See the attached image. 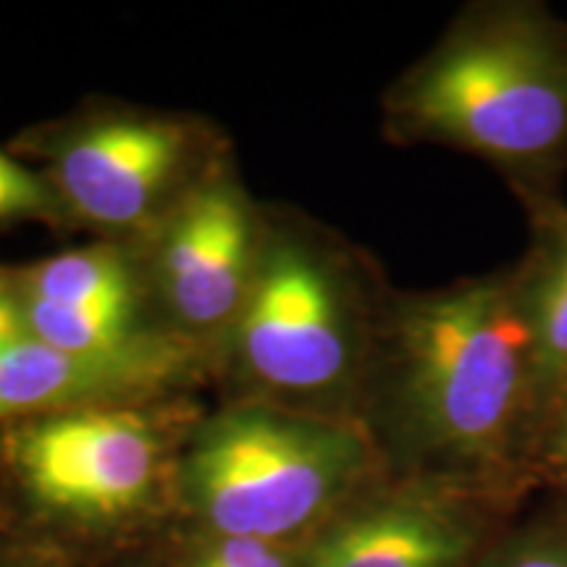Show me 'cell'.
<instances>
[{"mask_svg": "<svg viewBox=\"0 0 567 567\" xmlns=\"http://www.w3.org/2000/svg\"><path fill=\"white\" fill-rule=\"evenodd\" d=\"M373 354L379 413L410 460L496 494L528 476L538 381L515 266L394 302Z\"/></svg>", "mask_w": 567, "mask_h": 567, "instance_id": "1", "label": "cell"}, {"mask_svg": "<svg viewBox=\"0 0 567 567\" xmlns=\"http://www.w3.org/2000/svg\"><path fill=\"white\" fill-rule=\"evenodd\" d=\"M396 137L492 163L517 200L563 195L567 174V21L542 0L465 11L389 92Z\"/></svg>", "mask_w": 567, "mask_h": 567, "instance_id": "2", "label": "cell"}, {"mask_svg": "<svg viewBox=\"0 0 567 567\" xmlns=\"http://www.w3.org/2000/svg\"><path fill=\"white\" fill-rule=\"evenodd\" d=\"M375 460L371 429L350 415L239 408L200 431L184 486L216 536L284 544L337 513Z\"/></svg>", "mask_w": 567, "mask_h": 567, "instance_id": "3", "label": "cell"}, {"mask_svg": "<svg viewBox=\"0 0 567 567\" xmlns=\"http://www.w3.org/2000/svg\"><path fill=\"white\" fill-rule=\"evenodd\" d=\"M368 326L350 268L302 243H281L260 255L234 321L245 371L274 392L297 396L358 386L379 342Z\"/></svg>", "mask_w": 567, "mask_h": 567, "instance_id": "4", "label": "cell"}, {"mask_svg": "<svg viewBox=\"0 0 567 567\" xmlns=\"http://www.w3.org/2000/svg\"><path fill=\"white\" fill-rule=\"evenodd\" d=\"M0 460L48 513L116 523L153 499L163 434L151 415L132 405L66 410L3 425Z\"/></svg>", "mask_w": 567, "mask_h": 567, "instance_id": "5", "label": "cell"}, {"mask_svg": "<svg viewBox=\"0 0 567 567\" xmlns=\"http://www.w3.org/2000/svg\"><path fill=\"white\" fill-rule=\"evenodd\" d=\"M494 494L434 476L386 488L331 520L300 567H467Z\"/></svg>", "mask_w": 567, "mask_h": 567, "instance_id": "6", "label": "cell"}, {"mask_svg": "<svg viewBox=\"0 0 567 567\" xmlns=\"http://www.w3.org/2000/svg\"><path fill=\"white\" fill-rule=\"evenodd\" d=\"M189 137L163 118H105L53 145V189L76 216L130 229L151 218L168 193Z\"/></svg>", "mask_w": 567, "mask_h": 567, "instance_id": "7", "label": "cell"}, {"mask_svg": "<svg viewBox=\"0 0 567 567\" xmlns=\"http://www.w3.org/2000/svg\"><path fill=\"white\" fill-rule=\"evenodd\" d=\"M193 368L187 347L151 337L124 352H66L24 337L0 352V429L82 408L130 405Z\"/></svg>", "mask_w": 567, "mask_h": 567, "instance_id": "8", "label": "cell"}, {"mask_svg": "<svg viewBox=\"0 0 567 567\" xmlns=\"http://www.w3.org/2000/svg\"><path fill=\"white\" fill-rule=\"evenodd\" d=\"M252 216L231 184H210L184 203L161 247V287L184 326L213 331L234 326L255 271Z\"/></svg>", "mask_w": 567, "mask_h": 567, "instance_id": "9", "label": "cell"}, {"mask_svg": "<svg viewBox=\"0 0 567 567\" xmlns=\"http://www.w3.org/2000/svg\"><path fill=\"white\" fill-rule=\"evenodd\" d=\"M530 243L515 264L536 352L538 421L567 375V203L559 197L520 203Z\"/></svg>", "mask_w": 567, "mask_h": 567, "instance_id": "10", "label": "cell"}, {"mask_svg": "<svg viewBox=\"0 0 567 567\" xmlns=\"http://www.w3.org/2000/svg\"><path fill=\"white\" fill-rule=\"evenodd\" d=\"M19 292L63 308L137 313L134 276L113 247H87L13 271Z\"/></svg>", "mask_w": 567, "mask_h": 567, "instance_id": "11", "label": "cell"}, {"mask_svg": "<svg viewBox=\"0 0 567 567\" xmlns=\"http://www.w3.org/2000/svg\"><path fill=\"white\" fill-rule=\"evenodd\" d=\"M21 295V292H19ZM27 337L66 352H124L153 334L137 326V313L63 308L21 295Z\"/></svg>", "mask_w": 567, "mask_h": 567, "instance_id": "12", "label": "cell"}, {"mask_svg": "<svg viewBox=\"0 0 567 567\" xmlns=\"http://www.w3.org/2000/svg\"><path fill=\"white\" fill-rule=\"evenodd\" d=\"M61 205L51 184L0 151V224L19 218H53L59 216Z\"/></svg>", "mask_w": 567, "mask_h": 567, "instance_id": "13", "label": "cell"}, {"mask_svg": "<svg viewBox=\"0 0 567 567\" xmlns=\"http://www.w3.org/2000/svg\"><path fill=\"white\" fill-rule=\"evenodd\" d=\"M476 567H567V526L544 523L515 534Z\"/></svg>", "mask_w": 567, "mask_h": 567, "instance_id": "14", "label": "cell"}, {"mask_svg": "<svg viewBox=\"0 0 567 567\" xmlns=\"http://www.w3.org/2000/svg\"><path fill=\"white\" fill-rule=\"evenodd\" d=\"M528 476L567 486V375L549 396L538 421Z\"/></svg>", "mask_w": 567, "mask_h": 567, "instance_id": "15", "label": "cell"}, {"mask_svg": "<svg viewBox=\"0 0 567 567\" xmlns=\"http://www.w3.org/2000/svg\"><path fill=\"white\" fill-rule=\"evenodd\" d=\"M193 567H300L279 542L216 536L197 551Z\"/></svg>", "mask_w": 567, "mask_h": 567, "instance_id": "16", "label": "cell"}, {"mask_svg": "<svg viewBox=\"0 0 567 567\" xmlns=\"http://www.w3.org/2000/svg\"><path fill=\"white\" fill-rule=\"evenodd\" d=\"M24 337L27 326L17 279H13V271L0 268V352L9 350L11 344H17Z\"/></svg>", "mask_w": 567, "mask_h": 567, "instance_id": "17", "label": "cell"}]
</instances>
